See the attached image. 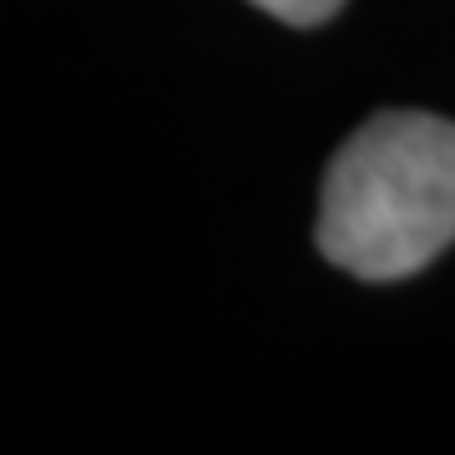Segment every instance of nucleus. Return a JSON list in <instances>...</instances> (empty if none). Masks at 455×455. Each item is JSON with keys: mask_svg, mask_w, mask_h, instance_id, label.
Here are the masks:
<instances>
[{"mask_svg": "<svg viewBox=\"0 0 455 455\" xmlns=\"http://www.w3.org/2000/svg\"><path fill=\"white\" fill-rule=\"evenodd\" d=\"M319 253L370 283L420 274L455 243V122L379 112L334 152L319 197Z\"/></svg>", "mask_w": 455, "mask_h": 455, "instance_id": "obj_1", "label": "nucleus"}, {"mask_svg": "<svg viewBox=\"0 0 455 455\" xmlns=\"http://www.w3.org/2000/svg\"><path fill=\"white\" fill-rule=\"evenodd\" d=\"M253 5L268 11L274 20H283V26H324L344 0H253Z\"/></svg>", "mask_w": 455, "mask_h": 455, "instance_id": "obj_2", "label": "nucleus"}]
</instances>
